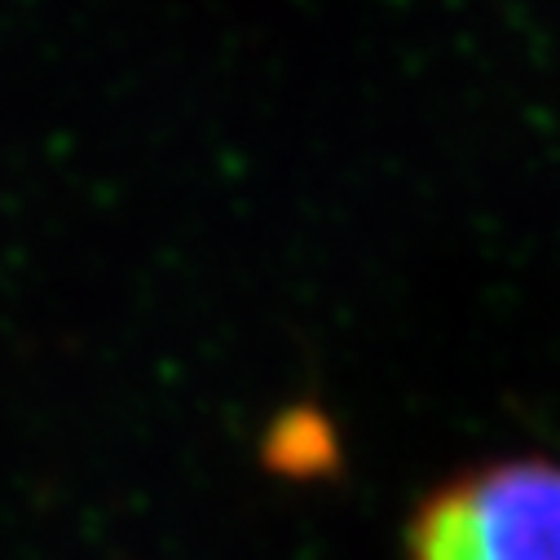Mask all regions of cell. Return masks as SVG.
<instances>
[{
	"mask_svg": "<svg viewBox=\"0 0 560 560\" xmlns=\"http://www.w3.org/2000/svg\"><path fill=\"white\" fill-rule=\"evenodd\" d=\"M410 560H560V464L472 468L419 503Z\"/></svg>",
	"mask_w": 560,
	"mask_h": 560,
	"instance_id": "obj_1",
	"label": "cell"
}]
</instances>
